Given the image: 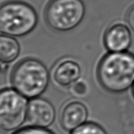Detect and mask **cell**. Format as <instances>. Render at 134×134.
Returning a JSON list of instances; mask_svg holds the SVG:
<instances>
[{
	"instance_id": "cell-2",
	"label": "cell",
	"mask_w": 134,
	"mask_h": 134,
	"mask_svg": "<svg viewBox=\"0 0 134 134\" xmlns=\"http://www.w3.org/2000/svg\"><path fill=\"white\" fill-rule=\"evenodd\" d=\"M50 75L46 65L36 58H28L16 65L11 75L15 90L27 98H36L46 90Z\"/></svg>"
},
{
	"instance_id": "cell-7",
	"label": "cell",
	"mask_w": 134,
	"mask_h": 134,
	"mask_svg": "<svg viewBox=\"0 0 134 134\" xmlns=\"http://www.w3.org/2000/svg\"><path fill=\"white\" fill-rule=\"evenodd\" d=\"M130 27L125 24L115 23L105 31L103 43L108 52L128 51L132 44Z\"/></svg>"
},
{
	"instance_id": "cell-13",
	"label": "cell",
	"mask_w": 134,
	"mask_h": 134,
	"mask_svg": "<svg viewBox=\"0 0 134 134\" xmlns=\"http://www.w3.org/2000/svg\"><path fill=\"white\" fill-rule=\"evenodd\" d=\"M87 85L83 80H78L71 85V92L76 96H84L87 93Z\"/></svg>"
},
{
	"instance_id": "cell-11",
	"label": "cell",
	"mask_w": 134,
	"mask_h": 134,
	"mask_svg": "<svg viewBox=\"0 0 134 134\" xmlns=\"http://www.w3.org/2000/svg\"><path fill=\"white\" fill-rule=\"evenodd\" d=\"M70 134H107L104 128L94 122H85L71 131Z\"/></svg>"
},
{
	"instance_id": "cell-5",
	"label": "cell",
	"mask_w": 134,
	"mask_h": 134,
	"mask_svg": "<svg viewBox=\"0 0 134 134\" xmlns=\"http://www.w3.org/2000/svg\"><path fill=\"white\" fill-rule=\"evenodd\" d=\"M28 104L25 97L16 90L0 91V130L14 131L27 118Z\"/></svg>"
},
{
	"instance_id": "cell-3",
	"label": "cell",
	"mask_w": 134,
	"mask_h": 134,
	"mask_svg": "<svg viewBox=\"0 0 134 134\" xmlns=\"http://www.w3.org/2000/svg\"><path fill=\"white\" fill-rule=\"evenodd\" d=\"M38 14L29 4L22 1H8L0 5V32L22 37L28 35L37 26Z\"/></svg>"
},
{
	"instance_id": "cell-1",
	"label": "cell",
	"mask_w": 134,
	"mask_h": 134,
	"mask_svg": "<svg viewBox=\"0 0 134 134\" xmlns=\"http://www.w3.org/2000/svg\"><path fill=\"white\" fill-rule=\"evenodd\" d=\"M97 77L103 89L120 94L134 85V55L128 51L108 52L99 61Z\"/></svg>"
},
{
	"instance_id": "cell-14",
	"label": "cell",
	"mask_w": 134,
	"mask_h": 134,
	"mask_svg": "<svg viewBox=\"0 0 134 134\" xmlns=\"http://www.w3.org/2000/svg\"><path fill=\"white\" fill-rule=\"evenodd\" d=\"M126 20L130 29L134 32V6L132 7L127 13Z\"/></svg>"
},
{
	"instance_id": "cell-8",
	"label": "cell",
	"mask_w": 134,
	"mask_h": 134,
	"mask_svg": "<svg viewBox=\"0 0 134 134\" xmlns=\"http://www.w3.org/2000/svg\"><path fill=\"white\" fill-rule=\"evenodd\" d=\"M80 64L72 58H64L58 62L53 71V78L61 87H69L81 76Z\"/></svg>"
},
{
	"instance_id": "cell-12",
	"label": "cell",
	"mask_w": 134,
	"mask_h": 134,
	"mask_svg": "<svg viewBox=\"0 0 134 134\" xmlns=\"http://www.w3.org/2000/svg\"><path fill=\"white\" fill-rule=\"evenodd\" d=\"M13 134H55L46 128L30 126L22 128Z\"/></svg>"
},
{
	"instance_id": "cell-15",
	"label": "cell",
	"mask_w": 134,
	"mask_h": 134,
	"mask_svg": "<svg viewBox=\"0 0 134 134\" xmlns=\"http://www.w3.org/2000/svg\"><path fill=\"white\" fill-rule=\"evenodd\" d=\"M132 94H133V96L134 97V85L133 86V87H132Z\"/></svg>"
},
{
	"instance_id": "cell-6",
	"label": "cell",
	"mask_w": 134,
	"mask_h": 134,
	"mask_svg": "<svg viewBox=\"0 0 134 134\" xmlns=\"http://www.w3.org/2000/svg\"><path fill=\"white\" fill-rule=\"evenodd\" d=\"M55 118V108L46 99L36 97L28 103L27 119L32 126L47 128L53 122Z\"/></svg>"
},
{
	"instance_id": "cell-9",
	"label": "cell",
	"mask_w": 134,
	"mask_h": 134,
	"mask_svg": "<svg viewBox=\"0 0 134 134\" xmlns=\"http://www.w3.org/2000/svg\"><path fill=\"white\" fill-rule=\"evenodd\" d=\"M87 115V109L82 102H69L61 111L60 122L64 130L72 131L86 122Z\"/></svg>"
},
{
	"instance_id": "cell-10",
	"label": "cell",
	"mask_w": 134,
	"mask_h": 134,
	"mask_svg": "<svg viewBox=\"0 0 134 134\" xmlns=\"http://www.w3.org/2000/svg\"><path fill=\"white\" fill-rule=\"evenodd\" d=\"M20 53V46L14 37L0 35V67L15 61Z\"/></svg>"
},
{
	"instance_id": "cell-4",
	"label": "cell",
	"mask_w": 134,
	"mask_h": 134,
	"mask_svg": "<svg viewBox=\"0 0 134 134\" xmlns=\"http://www.w3.org/2000/svg\"><path fill=\"white\" fill-rule=\"evenodd\" d=\"M85 13L82 0H50L44 11V18L53 30L68 32L82 23Z\"/></svg>"
}]
</instances>
